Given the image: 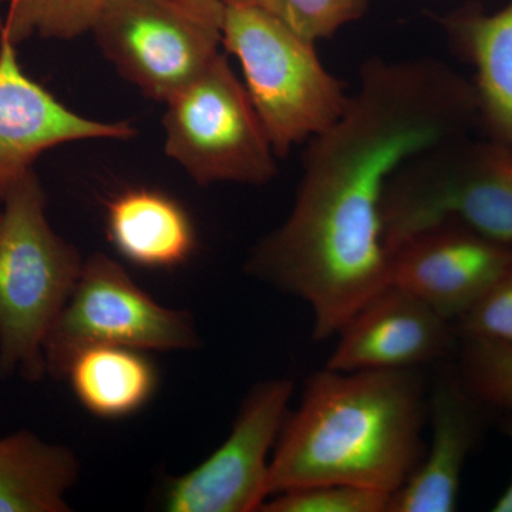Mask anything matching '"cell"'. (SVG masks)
<instances>
[{
    "label": "cell",
    "mask_w": 512,
    "mask_h": 512,
    "mask_svg": "<svg viewBox=\"0 0 512 512\" xmlns=\"http://www.w3.org/2000/svg\"><path fill=\"white\" fill-rule=\"evenodd\" d=\"M477 130L473 82L450 64L366 60L342 116L306 143L292 210L252 249L248 274L305 302L313 338L336 336L390 285L383 201L394 175Z\"/></svg>",
    "instance_id": "6da1fadb"
},
{
    "label": "cell",
    "mask_w": 512,
    "mask_h": 512,
    "mask_svg": "<svg viewBox=\"0 0 512 512\" xmlns=\"http://www.w3.org/2000/svg\"><path fill=\"white\" fill-rule=\"evenodd\" d=\"M427 397L419 370L313 373L276 441L269 497L318 484L393 495L426 450Z\"/></svg>",
    "instance_id": "7a4b0ae2"
},
{
    "label": "cell",
    "mask_w": 512,
    "mask_h": 512,
    "mask_svg": "<svg viewBox=\"0 0 512 512\" xmlns=\"http://www.w3.org/2000/svg\"><path fill=\"white\" fill-rule=\"evenodd\" d=\"M74 245L46 215L35 170L0 207V375L37 382L46 373L45 345L82 274Z\"/></svg>",
    "instance_id": "3957f363"
},
{
    "label": "cell",
    "mask_w": 512,
    "mask_h": 512,
    "mask_svg": "<svg viewBox=\"0 0 512 512\" xmlns=\"http://www.w3.org/2000/svg\"><path fill=\"white\" fill-rule=\"evenodd\" d=\"M222 46L241 64L245 87L278 158L323 133L348 107V87L326 69L316 43L252 0L225 3Z\"/></svg>",
    "instance_id": "277c9868"
},
{
    "label": "cell",
    "mask_w": 512,
    "mask_h": 512,
    "mask_svg": "<svg viewBox=\"0 0 512 512\" xmlns=\"http://www.w3.org/2000/svg\"><path fill=\"white\" fill-rule=\"evenodd\" d=\"M447 218L512 247L511 151L467 136L421 154L394 175L383 201L390 251Z\"/></svg>",
    "instance_id": "5b68a950"
},
{
    "label": "cell",
    "mask_w": 512,
    "mask_h": 512,
    "mask_svg": "<svg viewBox=\"0 0 512 512\" xmlns=\"http://www.w3.org/2000/svg\"><path fill=\"white\" fill-rule=\"evenodd\" d=\"M165 106V154L195 183L265 185L278 174L271 138L222 53Z\"/></svg>",
    "instance_id": "8992f818"
},
{
    "label": "cell",
    "mask_w": 512,
    "mask_h": 512,
    "mask_svg": "<svg viewBox=\"0 0 512 512\" xmlns=\"http://www.w3.org/2000/svg\"><path fill=\"white\" fill-rule=\"evenodd\" d=\"M225 0H109L92 32L148 99L167 103L220 55Z\"/></svg>",
    "instance_id": "52a82bcc"
},
{
    "label": "cell",
    "mask_w": 512,
    "mask_h": 512,
    "mask_svg": "<svg viewBox=\"0 0 512 512\" xmlns=\"http://www.w3.org/2000/svg\"><path fill=\"white\" fill-rule=\"evenodd\" d=\"M198 345L190 313L165 308L104 254L84 261L82 274L45 345L46 373L63 377L77 352L92 346L184 350Z\"/></svg>",
    "instance_id": "ba28073f"
},
{
    "label": "cell",
    "mask_w": 512,
    "mask_h": 512,
    "mask_svg": "<svg viewBox=\"0 0 512 512\" xmlns=\"http://www.w3.org/2000/svg\"><path fill=\"white\" fill-rule=\"evenodd\" d=\"M293 383L266 380L239 409L228 439L207 460L173 478L164 494L171 512H252L269 498L272 448L289 414Z\"/></svg>",
    "instance_id": "9c48e42d"
},
{
    "label": "cell",
    "mask_w": 512,
    "mask_h": 512,
    "mask_svg": "<svg viewBox=\"0 0 512 512\" xmlns=\"http://www.w3.org/2000/svg\"><path fill=\"white\" fill-rule=\"evenodd\" d=\"M512 266V247L447 218L390 254V284L412 292L456 323Z\"/></svg>",
    "instance_id": "30bf717a"
},
{
    "label": "cell",
    "mask_w": 512,
    "mask_h": 512,
    "mask_svg": "<svg viewBox=\"0 0 512 512\" xmlns=\"http://www.w3.org/2000/svg\"><path fill=\"white\" fill-rule=\"evenodd\" d=\"M136 134L127 121L87 119L64 106L30 79L16 46L0 37V207L46 151L76 141L130 140Z\"/></svg>",
    "instance_id": "8fae6325"
},
{
    "label": "cell",
    "mask_w": 512,
    "mask_h": 512,
    "mask_svg": "<svg viewBox=\"0 0 512 512\" xmlns=\"http://www.w3.org/2000/svg\"><path fill=\"white\" fill-rule=\"evenodd\" d=\"M326 367L339 372L420 370L456 348V323L412 292L387 285L336 333Z\"/></svg>",
    "instance_id": "7c38bea8"
},
{
    "label": "cell",
    "mask_w": 512,
    "mask_h": 512,
    "mask_svg": "<svg viewBox=\"0 0 512 512\" xmlns=\"http://www.w3.org/2000/svg\"><path fill=\"white\" fill-rule=\"evenodd\" d=\"M483 404L466 389L456 370L437 377L427 397L431 440L419 466L393 494L389 512H453L461 477L483 431Z\"/></svg>",
    "instance_id": "4fadbf2b"
},
{
    "label": "cell",
    "mask_w": 512,
    "mask_h": 512,
    "mask_svg": "<svg viewBox=\"0 0 512 512\" xmlns=\"http://www.w3.org/2000/svg\"><path fill=\"white\" fill-rule=\"evenodd\" d=\"M443 26L454 52L473 66L478 131L512 153V0L494 13L468 5Z\"/></svg>",
    "instance_id": "5bb4252c"
},
{
    "label": "cell",
    "mask_w": 512,
    "mask_h": 512,
    "mask_svg": "<svg viewBox=\"0 0 512 512\" xmlns=\"http://www.w3.org/2000/svg\"><path fill=\"white\" fill-rule=\"evenodd\" d=\"M107 237L131 264L170 269L184 264L195 248L190 215L170 195L131 188L107 202Z\"/></svg>",
    "instance_id": "9a60e30c"
},
{
    "label": "cell",
    "mask_w": 512,
    "mask_h": 512,
    "mask_svg": "<svg viewBox=\"0 0 512 512\" xmlns=\"http://www.w3.org/2000/svg\"><path fill=\"white\" fill-rule=\"evenodd\" d=\"M79 463L69 448L30 431L0 439V512H64Z\"/></svg>",
    "instance_id": "2e32d148"
},
{
    "label": "cell",
    "mask_w": 512,
    "mask_h": 512,
    "mask_svg": "<svg viewBox=\"0 0 512 512\" xmlns=\"http://www.w3.org/2000/svg\"><path fill=\"white\" fill-rule=\"evenodd\" d=\"M63 377L87 412L123 419L143 409L157 389L156 366L141 350L92 346L77 352Z\"/></svg>",
    "instance_id": "e0dca14e"
},
{
    "label": "cell",
    "mask_w": 512,
    "mask_h": 512,
    "mask_svg": "<svg viewBox=\"0 0 512 512\" xmlns=\"http://www.w3.org/2000/svg\"><path fill=\"white\" fill-rule=\"evenodd\" d=\"M109 0H9L0 37L19 46L42 39L72 40L92 32Z\"/></svg>",
    "instance_id": "ac0fdd59"
},
{
    "label": "cell",
    "mask_w": 512,
    "mask_h": 512,
    "mask_svg": "<svg viewBox=\"0 0 512 512\" xmlns=\"http://www.w3.org/2000/svg\"><path fill=\"white\" fill-rule=\"evenodd\" d=\"M460 340L456 366L471 396L490 409H512V348L480 339Z\"/></svg>",
    "instance_id": "d6986e66"
},
{
    "label": "cell",
    "mask_w": 512,
    "mask_h": 512,
    "mask_svg": "<svg viewBox=\"0 0 512 512\" xmlns=\"http://www.w3.org/2000/svg\"><path fill=\"white\" fill-rule=\"evenodd\" d=\"M296 35L318 43L366 15L369 0H252Z\"/></svg>",
    "instance_id": "ffe728a7"
},
{
    "label": "cell",
    "mask_w": 512,
    "mask_h": 512,
    "mask_svg": "<svg viewBox=\"0 0 512 512\" xmlns=\"http://www.w3.org/2000/svg\"><path fill=\"white\" fill-rule=\"evenodd\" d=\"M392 494L345 484H318L272 495L264 512H389Z\"/></svg>",
    "instance_id": "44dd1931"
},
{
    "label": "cell",
    "mask_w": 512,
    "mask_h": 512,
    "mask_svg": "<svg viewBox=\"0 0 512 512\" xmlns=\"http://www.w3.org/2000/svg\"><path fill=\"white\" fill-rule=\"evenodd\" d=\"M458 339H480L512 348V266L456 322Z\"/></svg>",
    "instance_id": "7402d4cb"
},
{
    "label": "cell",
    "mask_w": 512,
    "mask_h": 512,
    "mask_svg": "<svg viewBox=\"0 0 512 512\" xmlns=\"http://www.w3.org/2000/svg\"><path fill=\"white\" fill-rule=\"evenodd\" d=\"M503 430L505 436L512 441V409L505 412L503 420ZM491 511L494 512H512V478L508 483L507 488L500 494V497L495 501Z\"/></svg>",
    "instance_id": "603a6c76"
},
{
    "label": "cell",
    "mask_w": 512,
    "mask_h": 512,
    "mask_svg": "<svg viewBox=\"0 0 512 512\" xmlns=\"http://www.w3.org/2000/svg\"><path fill=\"white\" fill-rule=\"evenodd\" d=\"M225 2H228V0H225Z\"/></svg>",
    "instance_id": "cb8c5ba5"
},
{
    "label": "cell",
    "mask_w": 512,
    "mask_h": 512,
    "mask_svg": "<svg viewBox=\"0 0 512 512\" xmlns=\"http://www.w3.org/2000/svg\"><path fill=\"white\" fill-rule=\"evenodd\" d=\"M0 2H2V0H0Z\"/></svg>",
    "instance_id": "d4e9b609"
}]
</instances>
